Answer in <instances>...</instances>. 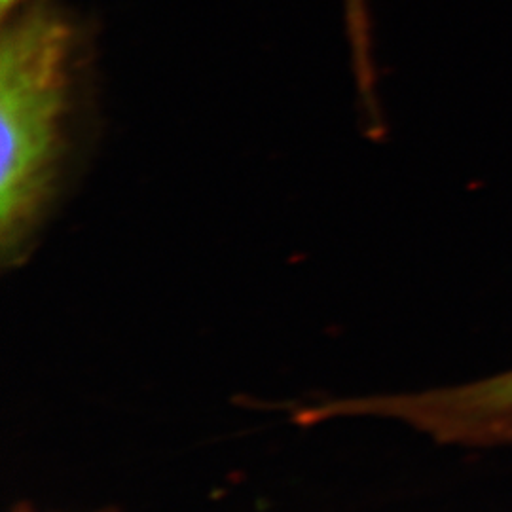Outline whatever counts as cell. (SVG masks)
<instances>
[{
    "label": "cell",
    "instance_id": "obj_2",
    "mask_svg": "<svg viewBox=\"0 0 512 512\" xmlns=\"http://www.w3.org/2000/svg\"><path fill=\"white\" fill-rule=\"evenodd\" d=\"M327 414L401 420L442 444L512 446V370L458 387L329 401Z\"/></svg>",
    "mask_w": 512,
    "mask_h": 512
},
{
    "label": "cell",
    "instance_id": "obj_1",
    "mask_svg": "<svg viewBox=\"0 0 512 512\" xmlns=\"http://www.w3.org/2000/svg\"><path fill=\"white\" fill-rule=\"evenodd\" d=\"M73 23L33 0L2 19L0 258L27 262L59 198L73 110Z\"/></svg>",
    "mask_w": 512,
    "mask_h": 512
},
{
    "label": "cell",
    "instance_id": "obj_3",
    "mask_svg": "<svg viewBox=\"0 0 512 512\" xmlns=\"http://www.w3.org/2000/svg\"><path fill=\"white\" fill-rule=\"evenodd\" d=\"M344 6L349 25H363L368 21L366 0H344Z\"/></svg>",
    "mask_w": 512,
    "mask_h": 512
},
{
    "label": "cell",
    "instance_id": "obj_4",
    "mask_svg": "<svg viewBox=\"0 0 512 512\" xmlns=\"http://www.w3.org/2000/svg\"><path fill=\"white\" fill-rule=\"evenodd\" d=\"M33 0H0V12H2V19L12 16L14 12H18L19 8L27 6Z\"/></svg>",
    "mask_w": 512,
    "mask_h": 512
},
{
    "label": "cell",
    "instance_id": "obj_5",
    "mask_svg": "<svg viewBox=\"0 0 512 512\" xmlns=\"http://www.w3.org/2000/svg\"><path fill=\"white\" fill-rule=\"evenodd\" d=\"M10 512H40L38 511L37 507L35 505H31V503H18L14 509ZM97 512H120L116 511V509H103V511H97Z\"/></svg>",
    "mask_w": 512,
    "mask_h": 512
}]
</instances>
